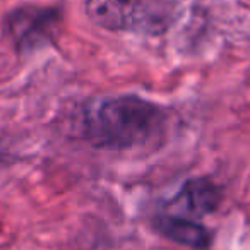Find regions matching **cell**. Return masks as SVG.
Here are the masks:
<instances>
[{
	"label": "cell",
	"instance_id": "obj_1",
	"mask_svg": "<svg viewBox=\"0 0 250 250\" xmlns=\"http://www.w3.org/2000/svg\"><path fill=\"white\" fill-rule=\"evenodd\" d=\"M165 115L143 98L103 96L83 110V137L100 149H132L144 146L161 132Z\"/></svg>",
	"mask_w": 250,
	"mask_h": 250
},
{
	"label": "cell",
	"instance_id": "obj_2",
	"mask_svg": "<svg viewBox=\"0 0 250 250\" xmlns=\"http://www.w3.org/2000/svg\"><path fill=\"white\" fill-rule=\"evenodd\" d=\"M86 14L100 28L161 35L175 22L177 0H86Z\"/></svg>",
	"mask_w": 250,
	"mask_h": 250
},
{
	"label": "cell",
	"instance_id": "obj_3",
	"mask_svg": "<svg viewBox=\"0 0 250 250\" xmlns=\"http://www.w3.org/2000/svg\"><path fill=\"white\" fill-rule=\"evenodd\" d=\"M60 12L46 7L16 9L5 18L4 35L19 52L35 50L55 38Z\"/></svg>",
	"mask_w": 250,
	"mask_h": 250
},
{
	"label": "cell",
	"instance_id": "obj_4",
	"mask_svg": "<svg viewBox=\"0 0 250 250\" xmlns=\"http://www.w3.org/2000/svg\"><path fill=\"white\" fill-rule=\"evenodd\" d=\"M221 192L208 178H194L182 187L171 206L192 216H204L219 206Z\"/></svg>",
	"mask_w": 250,
	"mask_h": 250
},
{
	"label": "cell",
	"instance_id": "obj_5",
	"mask_svg": "<svg viewBox=\"0 0 250 250\" xmlns=\"http://www.w3.org/2000/svg\"><path fill=\"white\" fill-rule=\"evenodd\" d=\"M154 226L167 238L192 249L204 250L211 243V235L204 226L182 216H161L154 221Z\"/></svg>",
	"mask_w": 250,
	"mask_h": 250
}]
</instances>
